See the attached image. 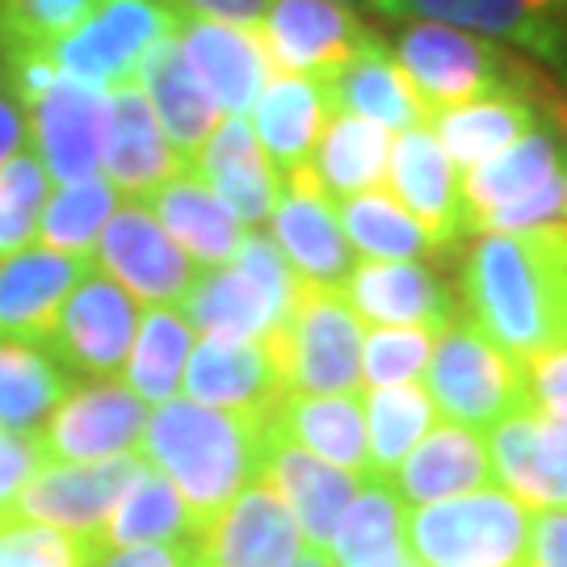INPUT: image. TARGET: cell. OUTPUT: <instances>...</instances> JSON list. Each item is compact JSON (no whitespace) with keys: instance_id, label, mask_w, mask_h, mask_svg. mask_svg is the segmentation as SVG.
I'll return each mask as SVG.
<instances>
[{"instance_id":"obj_1","label":"cell","mask_w":567,"mask_h":567,"mask_svg":"<svg viewBox=\"0 0 567 567\" xmlns=\"http://www.w3.org/2000/svg\"><path fill=\"white\" fill-rule=\"evenodd\" d=\"M466 320L508 358L534 362L567 344V224L475 236L458 265Z\"/></svg>"},{"instance_id":"obj_2","label":"cell","mask_w":567,"mask_h":567,"mask_svg":"<svg viewBox=\"0 0 567 567\" xmlns=\"http://www.w3.org/2000/svg\"><path fill=\"white\" fill-rule=\"evenodd\" d=\"M269 416L219 412L173 400L147 416L140 458L182 492L198 526H210L248 484L261 480Z\"/></svg>"},{"instance_id":"obj_3","label":"cell","mask_w":567,"mask_h":567,"mask_svg":"<svg viewBox=\"0 0 567 567\" xmlns=\"http://www.w3.org/2000/svg\"><path fill=\"white\" fill-rule=\"evenodd\" d=\"M395 60L433 114L450 105L522 93H543L555 110L567 102L529 63L513 60L471 30H454L442 21H404L395 34Z\"/></svg>"},{"instance_id":"obj_4","label":"cell","mask_w":567,"mask_h":567,"mask_svg":"<svg viewBox=\"0 0 567 567\" xmlns=\"http://www.w3.org/2000/svg\"><path fill=\"white\" fill-rule=\"evenodd\" d=\"M362 320L341 290L303 282L295 307L265 344L286 379V395H362Z\"/></svg>"},{"instance_id":"obj_5","label":"cell","mask_w":567,"mask_h":567,"mask_svg":"<svg viewBox=\"0 0 567 567\" xmlns=\"http://www.w3.org/2000/svg\"><path fill=\"white\" fill-rule=\"evenodd\" d=\"M529 513L505 487H484L408 513L416 567H526Z\"/></svg>"},{"instance_id":"obj_6","label":"cell","mask_w":567,"mask_h":567,"mask_svg":"<svg viewBox=\"0 0 567 567\" xmlns=\"http://www.w3.org/2000/svg\"><path fill=\"white\" fill-rule=\"evenodd\" d=\"M425 391L450 425L496 429L505 416L529 408L526 365L487 341L471 320H454L433 337Z\"/></svg>"},{"instance_id":"obj_7","label":"cell","mask_w":567,"mask_h":567,"mask_svg":"<svg viewBox=\"0 0 567 567\" xmlns=\"http://www.w3.org/2000/svg\"><path fill=\"white\" fill-rule=\"evenodd\" d=\"M177 13L173 0H97L81 30L51 47V60L68 81L110 93L140 76L143 55L177 30Z\"/></svg>"},{"instance_id":"obj_8","label":"cell","mask_w":567,"mask_h":567,"mask_svg":"<svg viewBox=\"0 0 567 567\" xmlns=\"http://www.w3.org/2000/svg\"><path fill=\"white\" fill-rule=\"evenodd\" d=\"M140 303L114 278H105L97 265H89V274L68 295L42 349L68 374H84L89 383H110L126 370L131 344L140 332Z\"/></svg>"},{"instance_id":"obj_9","label":"cell","mask_w":567,"mask_h":567,"mask_svg":"<svg viewBox=\"0 0 567 567\" xmlns=\"http://www.w3.org/2000/svg\"><path fill=\"white\" fill-rule=\"evenodd\" d=\"M147 416V404L122 379L76 383L39 429L42 454L47 463H110L140 454Z\"/></svg>"},{"instance_id":"obj_10","label":"cell","mask_w":567,"mask_h":567,"mask_svg":"<svg viewBox=\"0 0 567 567\" xmlns=\"http://www.w3.org/2000/svg\"><path fill=\"white\" fill-rule=\"evenodd\" d=\"M143 471L147 463L140 454H122L110 463H47L21 492L13 517L63 529L81 543H97V534Z\"/></svg>"},{"instance_id":"obj_11","label":"cell","mask_w":567,"mask_h":567,"mask_svg":"<svg viewBox=\"0 0 567 567\" xmlns=\"http://www.w3.org/2000/svg\"><path fill=\"white\" fill-rule=\"evenodd\" d=\"M93 265L105 278H114L135 303L147 307H177L203 274L143 203H122L114 210L97 240Z\"/></svg>"},{"instance_id":"obj_12","label":"cell","mask_w":567,"mask_h":567,"mask_svg":"<svg viewBox=\"0 0 567 567\" xmlns=\"http://www.w3.org/2000/svg\"><path fill=\"white\" fill-rule=\"evenodd\" d=\"M374 39L341 0H274L261 21V42L282 76L324 84L344 60Z\"/></svg>"},{"instance_id":"obj_13","label":"cell","mask_w":567,"mask_h":567,"mask_svg":"<svg viewBox=\"0 0 567 567\" xmlns=\"http://www.w3.org/2000/svg\"><path fill=\"white\" fill-rule=\"evenodd\" d=\"M269 240L282 248V257L303 282L337 290L358 265L337 219V203L316 182L311 164L282 177V203L269 219Z\"/></svg>"},{"instance_id":"obj_14","label":"cell","mask_w":567,"mask_h":567,"mask_svg":"<svg viewBox=\"0 0 567 567\" xmlns=\"http://www.w3.org/2000/svg\"><path fill=\"white\" fill-rule=\"evenodd\" d=\"M173 39H177L182 55L194 68V76L206 84V93L215 97V105L224 110L227 118L252 114L261 89L278 72L257 30H240V25L198 18V13L182 9Z\"/></svg>"},{"instance_id":"obj_15","label":"cell","mask_w":567,"mask_h":567,"mask_svg":"<svg viewBox=\"0 0 567 567\" xmlns=\"http://www.w3.org/2000/svg\"><path fill=\"white\" fill-rule=\"evenodd\" d=\"M307 550L286 501L257 480L203 529L198 567H290Z\"/></svg>"},{"instance_id":"obj_16","label":"cell","mask_w":567,"mask_h":567,"mask_svg":"<svg viewBox=\"0 0 567 567\" xmlns=\"http://www.w3.org/2000/svg\"><path fill=\"white\" fill-rule=\"evenodd\" d=\"M102 168L105 182L131 203H147L161 185L185 173V161L164 140L161 122L135 81L105 93V131H102Z\"/></svg>"},{"instance_id":"obj_17","label":"cell","mask_w":567,"mask_h":567,"mask_svg":"<svg viewBox=\"0 0 567 567\" xmlns=\"http://www.w3.org/2000/svg\"><path fill=\"white\" fill-rule=\"evenodd\" d=\"M353 316L374 328H425L442 332L458 320V299L421 261H362L341 286Z\"/></svg>"},{"instance_id":"obj_18","label":"cell","mask_w":567,"mask_h":567,"mask_svg":"<svg viewBox=\"0 0 567 567\" xmlns=\"http://www.w3.org/2000/svg\"><path fill=\"white\" fill-rule=\"evenodd\" d=\"M185 400L219 412L274 416L286 400V379L265 341H203L194 344L182 379Z\"/></svg>"},{"instance_id":"obj_19","label":"cell","mask_w":567,"mask_h":567,"mask_svg":"<svg viewBox=\"0 0 567 567\" xmlns=\"http://www.w3.org/2000/svg\"><path fill=\"white\" fill-rule=\"evenodd\" d=\"M386 182H391V198L425 227L437 240V248H450L471 231L466 227L463 177H458L454 161L442 152V143L433 140L429 126L404 131L391 143Z\"/></svg>"},{"instance_id":"obj_20","label":"cell","mask_w":567,"mask_h":567,"mask_svg":"<svg viewBox=\"0 0 567 567\" xmlns=\"http://www.w3.org/2000/svg\"><path fill=\"white\" fill-rule=\"evenodd\" d=\"M261 480L286 501L290 517L303 529L307 547L324 550V555L332 547V538H337L344 508H349V501L362 487L358 475H349L341 466H332L324 458H316V454H307V450L290 446L282 433L274 429V416H269V450H265Z\"/></svg>"},{"instance_id":"obj_21","label":"cell","mask_w":567,"mask_h":567,"mask_svg":"<svg viewBox=\"0 0 567 567\" xmlns=\"http://www.w3.org/2000/svg\"><path fill=\"white\" fill-rule=\"evenodd\" d=\"M102 131H105V97L102 89L60 76L55 89L30 105V143L39 147L47 177L60 185H76L97 177L102 164Z\"/></svg>"},{"instance_id":"obj_22","label":"cell","mask_w":567,"mask_h":567,"mask_svg":"<svg viewBox=\"0 0 567 567\" xmlns=\"http://www.w3.org/2000/svg\"><path fill=\"white\" fill-rule=\"evenodd\" d=\"M89 265L93 261L68 257L42 244L0 257V337L25 344L47 341L68 295L89 274Z\"/></svg>"},{"instance_id":"obj_23","label":"cell","mask_w":567,"mask_h":567,"mask_svg":"<svg viewBox=\"0 0 567 567\" xmlns=\"http://www.w3.org/2000/svg\"><path fill=\"white\" fill-rule=\"evenodd\" d=\"M189 168L236 210L244 231H261L282 203V173L265 156L248 118L219 122V131L206 140V147Z\"/></svg>"},{"instance_id":"obj_24","label":"cell","mask_w":567,"mask_h":567,"mask_svg":"<svg viewBox=\"0 0 567 567\" xmlns=\"http://www.w3.org/2000/svg\"><path fill=\"white\" fill-rule=\"evenodd\" d=\"M328 110H344L353 118H365L383 131H416L429 126L433 110L421 102V93L412 89L404 68L395 60V51L379 34L365 42L353 60H344L324 84Z\"/></svg>"},{"instance_id":"obj_25","label":"cell","mask_w":567,"mask_h":567,"mask_svg":"<svg viewBox=\"0 0 567 567\" xmlns=\"http://www.w3.org/2000/svg\"><path fill=\"white\" fill-rule=\"evenodd\" d=\"M140 89L152 114L161 122L164 140L173 143V152L185 161V168L198 161L206 140L219 131L224 110L206 93V84L194 76L189 60L182 55L177 39H161L140 63Z\"/></svg>"},{"instance_id":"obj_26","label":"cell","mask_w":567,"mask_h":567,"mask_svg":"<svg viewBox=\"0 0 567 567\" xmlns=\"http://www.w3.org/2000/svg\"><path fill=\"white\" fill-rule=\"evenodd\" d=\"M391 487L404 501V508L442 505V501H454V496L496 487L487 442L475 429L450 425V421L433 425L425 433V442L412 450L400 463V471L391 475Z\"/></svg>"},{"instance_id":"obj_27","label":"cell","mask_w":567,"mask_h":567,"mask_svg":"<svg viewBox=\"0 0 567 567\" xmlns=\"http://www.w3.org/2000/svg\"><path fill=\"white\" fill-rule=\"evenodd\" d=\"M400 9L404 18L480 30L487 39L517 42L550 63L564 60L567 0H400Z\"/></svg>"},{"instance_id":"obj_28","label":"cell","mask_w":567,"mask_h":567,"mask_svg":"<svg viewBox=\"0 0 567 567\" xmlns=\"http://www.w3.org/2000/svg\"><path fill=\"white\" fill-rule=\"evenodd\" d=\"M143 206L156 215V224L173 236V244L198 269H224V265H231L236 252H240L244 236H248L244 224L236 219V210L194 168H185L168 185H161Z\"/></svg>"},{"instance_id":"obj_29","label":"cell","mask_w":567,"mask_h":567,"mask_svg":"<svg viewBox=\"0 0 567 567\" xmlns=\"http://www.w3.org/2000/svg\"><path fill=\"white\" fill-rule=\"evenodd\" d=\"M567 173V135L550 126H534L529 135L505 147L501 156L475 164L463 173V203H466V227L484 219L501 206H513L538 194L543 185Z\"/></svg>"},{"instance_id":"obj_30","label":"cell","mask_w":567,"mask_h":567,"mask_svg":"<svg viewBox=\"0 0 567 567\" xmlns=\"http://www.w3.org/2000/svg\"><path fill=\"white\" fill-rule=\"evenodd\" d=\"M274 429L290 446L307 450L349 475H370L362 395H286L274 408Z\"/></svg>"},{"instance_id":"obj_31","label":"cell","mask_w":567,"mask_h":567,"mask_svg":"<svg viewBox=\"0 0 567 567\" xmlns=\"http://www.w3.org/2000/svg\"><path fill=\"white\" fill-rule=\"evenodd\" d=\"M185 324L210 341H265L286 316L240 265L203 269L182 303Z\"/></svg>"},{"instance_id":"obj_32","label":"cell","mask_w":567,"mask_h":567,"mask_svg":"<svg viewBox=\"0 0 567 567\" xmlns=\"http://www.w3.org/2000/svg\"><path fill=\"white\" fill-rule=\"evenodd\" d=\"M328 122L324 89L307 76H274L261 89L252 105V131L265 156L274 161L278 173H295L311 164V152L320 143V131Z\"/></svg>"},{"instance_id":"obj_33","label":"cell","mask_w":567,"mask_h":567,"mask_svg":"<svg viewBox=\"0 0 567 567\" xmlns=\"http://www.w3.org/2000/svg\"><path fill=\"white\" fill-rule=\"evenodd\" d=\"M328 555L337 567H412L408 508L395 496V487L386 480H362Z\"/></svg>"},{"instance_id":"obj_34","label":"cell","mask_w":567,"mask_h":567,"mask_svg":"<svg viewBox=\"0 0 567 567\" xmlns=\"http://www.w3.org/2000/svg\"><path fill=\"white\" fill-rule=\"evenodd\" d=\"M386 156H391V131L353 118L344 110H328L320 143L311 152V173L328 189V198L341 203L383 185Z\"/></svg>"},{"instance_id":"obj_35","label":"cell","mask_w":567,"mask_h":567,"mask_svg":"<svg viewBox=\"0 0 567 567\" xmlns=\"http://www.w3.org/2000/svg\"><path fill=\"white\" fill-rule=\"evenodd\" d=\"M198 538H203V526L194 522L182 492L168 484L161 471L147 466L118 501L114 517L97 534V543H89V547H185Z\"/></svg>"},{"instance_id":"obj_36","label":"cell","mask_w":567,"mask_h":567,"mask_svg":"<svg viewBox=\"0 0 567 567\" xmlns=\"http://www.w3.org/2000/svg\"><path fill=\"white\" fill-rule=\"evenodd\" d=\"M534 126H538V110L526 97H484V102L437 110L429 118L433 140L442 143V152L463 168H475V164L501 156Z\"/></svg>"},{"instance_id":"obj_37","label":"cell","mask_w":567,"mask_h":567,"mask_svg":"<svg viewBox=\"0 0 567 567\" xmlns=\"http://www.w3.org/2000/svg\"><path fill=\"white\" fill-rule=\"evenodd\" d=\"M72 386L76 379L42 344L0 337V429L39 433Z\"/></svg>"},{"instance_id":"obj_38","label":"cell","mask_w":567,"mask_h":567,"mask_svg":"<svg viewBox=\"0 0 567 567\" xmlns=\"http://www.w3.org/2000/svg\"><path fill=\"white\" fill-rule=\"evenodd\" d=\"M365 408V450H370V475L386 480L400 471L412 450L425 442V433L437 425V408L429 400L425 383L374 386L362 400Z\"/></svg>"},{"instance_id":"obj_39","label":"cell","mask_w":567,"mask_h":567,"mask_svg":"<svg viewBox=\"0 0 567 567\" xmlns=\"http://www.w3.org/2000/svg\"><path fill=\"white\" fill-rule=\"evenodd\" d=\"M194 353V328L173 307H147L140 316V332L126 358V386L147 408H164L177 400L185 379V362Z\"/></svg>"},{"instance_id":"obj_40","label":"cell","mask_w":567,"mask_h":567,"mask_svg":"<svg viewBox=\"0 0 567 567\" xmlns=\"http://www.w3.org/2000/svg\"><path fill=\"white\" fill-rule=\"evenodd\" d=\"M337 219H341L349 248L362 252L365 261H421V257L442 252L437 240L386 189L341 198L337 203Z\"/></svg>"},{"instance_id":"obj_41","label":"cell","mask_w":567,"mask_h":567,"mask_svg":"<svg viewBox=\"0 0 567 567\" xmlns=\"http://www.w3.org/2000/svg\"><path fill=\"white\" fill-rule=\"evenodd\" d=\"M114 210H118V189L105 177L60 185V194H51L47 210H42L39 244L55 248V252H68V257L93 261L97 240H102L105 224L114 219Z\"/></svg>"},{"instance_id":"obj_42","label":"cell","mask_w":567,"mask_h":567,"mask_svg":"<svg viewBox=\"0 0 567 567\" xmlns=\"http://www.w3.org/2000/svg\"><path fill=\"white\" fill-rule=\"evenodd\" d=\"M47 198H51V177L30 147L0 164V257L34 248Z\"/></svg>"},{"instance_id":"obj_43","label":"cell","mask_w":567,"mask_h":567,"mask_svg":"<svg viewBox=\"0 0 567 567\" xmlns=\"http://www.w3.org/2000/svg\"><path fill=\"white\" fill-rule=\"evenodd\" d=\"M97 0H0V55L13 51H51L81 21Z\"/></svg>"},{"instance_id":"obj_44","label":"cell","mask_w":567,"mask_h":567,"mask_svg":"<svg viewBox=\"0 0 567 567\" xmlns=\"http://www.w3.org/2000/svg\"><path fill=\"white\" fill-rule=\"evenodd\" d=\"M429 353H433V332L425 328H370L362 341V383L370 391L421 383Z\"/></svg>"},{"instance_id":"obj_45","label":"cell","mask_w":567,"mask_h":567,"mask_svg":"<svg viewBox=\"0 0 567 567\" xmlns=\"http://www.w3.org/2000/svg\"><path fill=\"white\" fill-rule=\"evenodd\" d=\"M89 543L39 526V522H0V567H84Z\"/></svg>"},{"instance_id":"obj_46","label":"cell","mask_w":567,"mask_h":567,"mask_svg":"<svg viewBox=\"0 0 567 567\" xmlns=\"http://www.w3.org/2000/svg\"><path fill=\"white\" fill-rule=\"evenodd\" d=\"M47 466L39 433H13L0 429V522H13L21 492Z\"/></svg>"},{"instance_id":"obj_47","label":"cell","mask_w":567,"mask_h":567,"mask_svg":"<svg viewBox=\"0 0 567 567\" xmlns=\"http://www.w3.org/2000/svg\"><path fill=\"white\" fill-rule=\"evenodd\" d=\"M526 365V395L529 408L538 416H555V421H567V344L564 349H550L543 358Z\"/></svg>"},{"instance_id":"obj_48","label":"cell","mask_w":567,"mask_h":567,"mask_svg":"<svg viewBox=\"0 0 567 567\" xmlns=\"http://www.w3.org/2000/svg\"><path fill=\"white\" fill-rule=\"evenodd\" d=\"M84 567H198V543H185V547H89Z\"/></svg>"},{"instance_id":"obj_49","label":"cell","mask_w":567,"mask_h":567,"mask_svg":"<svg viewBox=\"0 0 567 567\" xmlns=\"http://www.w3.org/2000/svg\"><path fill=\"white\" fill-rule=\"evenodd\" d=\"M526 567H567V508H538L529 517Z\"/></svg>"},{"instance_id":"obj_50","label":"cell","mask_w":567,"mask_h":567,"mask_svg":"<svg viewBox=\"0 0 567 567\" xmlns=\"http://www.w3.org/2000/svg\"><path fill=\"white\" fill-rule=\"evenodd\" d=\"M173 4L185 9V13L227 21V25H240V30H257V34H261V21L274 0H173Z\"/></svg>"},{"instance_id":"obj_51","label":"cell","mask_w":567,"mask_h":567,"mask_svg":"<svg viewBox=\"0 0 567 567\" xmlns=\"http://www.w3.org/2000/svg\"><path fill=\"white\" fill-rule=\"evenodd\" d=\"M25 143H30V110L21 105L13 84L4 81V68H0V164L25 152Z\"/></svg>"},{"instance_id":"obj_52","label":"cell","mask_w":567,"mask_h":567,"mask_svg":"<svg viewBox=\"0 0 567 567\" xmlns=\"http://www.w3.org/2000/svg\"><path fill=\"white\" fill-rule=\"evenodd\" d=\"M341 4H365V9H374V13H383V18H404L400 0H341Z\"/></svg>"},{"instance_id":"obj_53","label":"cell","mask_w":567,"mask_h":567,"mask_svg":"<svg viewBox=\"0 0 567 567\" xmlns=\"http://www.w3.org/2000/svg\"><path fill=\"white\" fill-rule=\"evenodd\" d=\"M290 567H337V564H332V555H324V550H311V547H307L303 555H299V559H295Z\"/></svg>"}]
</instances>
